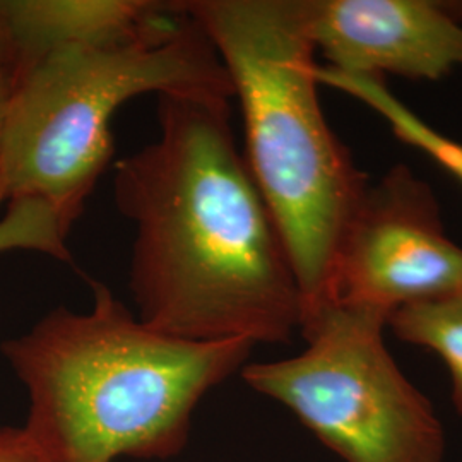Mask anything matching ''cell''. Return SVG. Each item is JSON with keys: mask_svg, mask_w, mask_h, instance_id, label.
Masks as SVG:
<instances>
[{"mask_svg": "<svg viewBox=\"0 0 462 462\" xmlns=\"http://www.w3.org/2000/svg\"><path fill=\"white\" fill-rule=\"evenodd\" d=\"M0 462H45L26 430L0 429Z\"/></svg>", "mask_w": 462, "mask_h": 462, "instance_id": "7c38bea8", "label": "cell"}, {"mask_svg": "<svg viewBox=\"0 0 462 462\" xmlns=\"http://www.w3.org/2000/svg\"><path fill=\"white\" fill-rule=\"evenodd\" d=\"M462 293V247L447 236L427 182L404 165L370 183L330 273L328 303L397 309ZM326 303V305H328Z\"/></svg>", "mask_w": 462, "mask_h": 462, "instance_id": "8992f818", "label": "cell"}, {"mask_svg": "<svg viewBox=\"0 0 462 462\" xmlns=\"http://www.w3.org/2000/svg\"><path fill=\"white\" fill-rule=\"evenodd\" d=\"M93 307H57L0 351L26 387L23 429L45 462L170 459L192 413L242 370L250 341L199 343L151 329L112 290L91 282Z\"/></svg>", "mask_w": 462, "mask_h": 462, "instance_id": "7a4b0ae2", "label": "cell"}, {"mask_svg": "<svg viewBox=\"0 0 462 462\" xmlns=\"http://www.w3.org/2000/svg\"><path fill=\"white\" fill-rule=\"evenodd\" d=\"M228 97H158V137L116 162L114 199L134 225L139 320L199 343H288L301 293L280 230L238 152Z\"/></svg>", "mask_w": 462, "mask_h": 462, "instance_id": "6da1fadb", "label": "cell"}, {"mask_svg": "<svg viewBox=\"0 0 462 462\" xmlns=\"http://www.w3.org/2000/svg\"><path fill=\"white\" fill-rule=\"evenodd\" d=\"M0 70L14 72V47L5 16L0 7Z\"/></svg>", "mask_w": 462, "mask_h": 462, "instance_id": "5bb4252c", "label": "cell"}, {"mask_svg": "<svg viewBox=\"0 0 462 462\" xmlns=\"http://www.w3.org/2000/svg\"><path fill=\"white\" fill-rule=\"evenodd\" d=\"M387 320L377 309L328 303L303 319L300 355L245 365L242 379L345 462H444L442 421L389 353Z\"/></svg>", "mask_w": 462, "mask_h": 462, "instance_id": "5b68a950", "label": "cell"}, {"mask_svg": "<svg viewBox=\"0 0 462 462\" xmlns=\"http://www.w3.org/2000/svg\"><path fill=\"white\" fill-rule=\"evenodd\" d=\"M14 47V74L57 50L114 45L146 33L173 2L0 0Z\"/></svg>", "mask_w": 462, "mask_h": 462, "instance_id": "ba28073f", "label": "cell"}, {"mask_svg": "<svg viewBox=\"0 0 462 462\" xmlns=\"http://www.w3.org/2000/svg\"><path fill=\"white\" fill-rule=\"evenodd\" d=\"M180 7L213 43L240 101L248 170L288 250L303 322L328 303L336 252L370 185L320 106L309 0Z\"/></svg>", "mask_w": 462, "mask_h": 462, "instance_id": "3957f363", "label": "cell"}, {"mask_svg": "<svg viewBox=\"0 0 462 462\" xmlns=\"http://www.w3.org/2000/svg\"><path fill=\"white\" fill-rule=\"evenodd\" d=\"M317 81L362 101L389 124L399 141L425 152L430 160L446 168L462 182L461 143L447 137L421 116H416L410 106L391 93L383 79L345 74L330 67L319 66Z\"/></svg>", "mask_w": 462, "mask_h": 462, "instance_id": "9c48e42d", "label": "cell"}, {"mask_svg": "<svg viewBox=\"0 0 462 462\" xmlns=\"http://www.w3.org/2000/svg\"><path fill=\"white\" fill-rule=\"evenodd\" d=\"M13 86H14V72L0 70V206L7 200V190L4 183V173H2V141H4V125H5V116H7Z\"/></svg>", "mask_w": 462, "mask_h": 462, "instance_id": "4fadbf2b", "label": "cell"}, {"mask_svg": "<svg viewBox=\"0 0 462 462\" xmlns=\"http://www.w3.org/2000/svg\"><path fill=\"white\" fill-rule=\"evenodd\" d=\"M66 228L49 204L36 199L9 200L0 217V254L28 250L49 255L59 263H72Z\"/></svg>", "mask_w": 462, "mask_h": 462, "instance_id": "8fae6325", "label": "cell"}, {"mask_svg": "<svg viewBox=\"0 0 462 462\" xmlns=\"http://www.w3.org/2000/svg\"><path fill=\"white\" fill-rule=\"evenodd\" d=\"M461 13H462V5H461Z\"/></svg>", "mask_w": 462, "mask_h": 462, "instance_id": "9a60e30c", "label": "cell"}, {"mask_svg": "<svg viewBox=\"0 0 462 462\" xmlns=\"http://www.w3.org/2000/svg\"><path fill=\"white\" fill-rule=\"evenodd\" d=\"M397 339L437 353L452 380V402L462 416V293L406 305L389 315Z\"/></svg>", "mask_w": 462, "mask_h": 462, "instance_id": "30bf717a", "label": "cell"}, {"mask_svg": "<svg viewBox=\"0 0 462 462\" xmlns=\"http://www.w3.org/2000/svg\"><path fill=\"white\" fill-rule=\"evenodd\" d=\"M315 49L330 69L437 81L462 66V26L427 0H309Z\"/></svg>", "mask_w": 462, "mask_h": 462, "instance_id": "52a82bcc", "label": "cell"}, {"mask_svg": "<svg viewBox=\"0 0 462 462\" xmlns=\"http://www.w3.org/2000/svg\"><path fill=\"white\" fill-rule=\"evenodd\" d=\"M148 93L235 97L213 43L180 2L137 38L57 50L17 70L2 141L7 202L42 200L70 233L114 158V116Z\"/></svg>", "mask_w": 462, "mask_h": 462, "instance_id": "277c9868", "label": "cell"}]
</instances>
